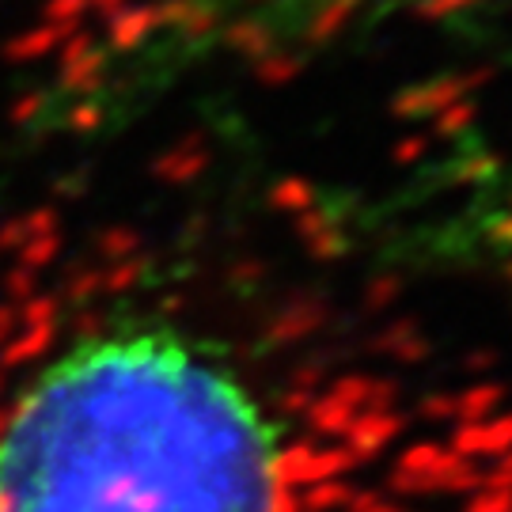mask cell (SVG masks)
<instances>
[{
	"mask_svg": "<svg viewBox=\"0 0 512 512\" xmlns=\"http://www.w3.org/2000/svg\"><path fill=\"white\" fill-rule=\"evenodd\" d=\"M293 448L243 368L167 319L65 338L0 410V512H289Z\"/></svg>",
	"mask_w": 512,
	"mask_h": 512,
	"instance_id": "obj_1",
	"label": "cell"
},
{
	"mask_svg": "<svg viewBox=\"0 0 512 512\" xmlns=\"http://www.w3.org/2000/svg\"><path fill=\"white\" fill-rule=\"evenodd\" d=\"M478 4V0H179L164 23H152L145 54L126 61H148L171 73V65L202 61V54H258L323 38L368 19Z\"/></svg>",
	"mask_w": 512,
	"mask_h": 512,
	"instance_id": "obj_2",
	"label": "cell"
},
{
	"mask_svg": "<svg viewBox=\"0 0 512 512\" xmlns=\"http://www.w3.org/2000/svg\"><path fill=\"white\" fill-rule=\"evenodd\" d=\"M467 239L478 247V255L512 274V164L482 186V194L471 202Z\"/></svg>",
	"mask_w": 512,
	"mask_h": 512,
	"instance_id": "obj_3",
	"label": "cell"
}]
</instances>
